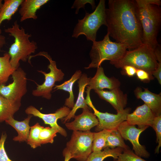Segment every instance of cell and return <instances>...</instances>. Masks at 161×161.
<instances>
[{
    "label": "cell",
    "mask_w": 161,
    "mask_h": 161,
    "mask_svg": "<svg viewBox=\"0 0 161 161\" xmlns=\"http://www.w3.org/2000/svg\"><path fill=\"white\" fill-rule=\"evenodd\" d=\"M109 36L124 44L129 50L142 46L143 32L133 0H109L106 9Z\"/></svg>",
    "instance_id": "6da1fadb"
},
{
    "label": "cell",
    "mask_w": 161,
    "mask_h": 161,
    "mask_svg": "<svg viewBox=\"0 0 161 161\" xmlns=\"http://www.w3.org/2000/svg\"><path fill=\"white\" fill-rule=\"evenodd\" d=\"M143 32V42L154 50L160 48L157 39L161 23L160 6L151 4L148 0H134Z\"/></svg>",
    "instance_id": "7a4b0ae2"
},
{
    "label": "cell",
    "mask_w": 161,
    "mask_h": 161,
    "mask_svg": "<svg viewBox=\"0 0 161 161\" xmlns=\"http://www.w3.org/2000/svg\"><path fill=\"white\" fill-rule=\"evenodd\" d=\"M4 31L14 38L8 53L10 57V64L16 69L19 67L20 61L26 62L31 54L35 52L38 48L37 44L34 41H30L29 38L31 35L26 33L23 27L20 28L17 21L12 27L5 29Z\"/></svg>",
    "instance_id": "3957f363"
},
{
    "label": "cell",
    "mask_w": 161,
    "mask_h": 161,
    "mask_svg": "<svg viewBox=\"0 0 161 161\" xmlns=\"http://www.w3.org/2000/svg\"><path fill=\"white\" fill-rule=\"evenodd\" d=\"M157 50H154L146 45L134 49L127 50L118 60L110 62L117 68H121L125 65H130L136 69L144 70L153 76L152 73L158 66Z\"/></svg>",
    "instance_id": "277c9868"
},
{
    "label": "cell",
    "mask_w": 161,
    "mask_h": 161,
    "mask_svg": "<svg viewBox=\"0 0 161 161\" xmlns=\"http://www.w3.org/2000/svg\"><path fill=\"white\" fill-rule=\"evenodd\" d=\"M127 50L124 44L112 41L107 32L103 39L99 41L93 42L89 55L91 62L85 69L97 68L105 60L112 62L121 58Z\"/></svg>",
    "instance_id": "5b68a950"
},
{
    "label": "cell",
    "mask_w": 161,
    "mask_h": 161,
    "mask_svg": "<svg viewBox=\"0 0 161 161\" xmlns=\"http://www.w3.org/2000/svg\"><path fill=\"white\" fill-rule=\"evenodd\" d=\"M105 2L100 0L93 12H86L83 19L78 20L73 30V37L77 38L83 35L87 40L93 42L96 41L97 31L102 25H106Z\"/></svg>",
    "instance_id": "8992f818"
},
{
    "label": "cell",
    "mask_w": 161,
    "mask_h": 161,
    "mask_svg": "<svg viewBox=\"0 0 161 161\" xmlns=\"http://www.w3.org/2000/svg\"><path fill=\"white\" fill-rule=\"evenodd\" d=\"M39 56H44L49 61V64L48 68L50 71L46 73L42 70H38L44 75L45 80L41 85L36 83L37 87L32 91V94L35 97H41L50 100L52 97L51 92L55 86V83L62 81L64 78V74L61 69L58 68L56 62L53 60L50 55L46 52H40L35 55L30 56L28 59L29 62L32 58Z\"/></svg>",
    "instance_id": "52a82bcc"
},
{
    "label": "cell",
    "mask_w": 161,
    "mask_h": 161,
    "mask_svg": "<svg viewBox=\"0 0 161 161\" xmlns=\"http://www.w3.org/2000/svg\"><path fill=\"white\" fill-rule=\"evenodd\" d=\"M94 132L89 131H74L64 150L69 152L72 158L86 161L92 152Z\"/></svg>",
    "instance_id": "ba28073f"
},
{
    "label": "cell",
    "mask_w": 161,
    "mask_h": 161,
    "mask_svg": "<svg viewBox=\"0 0 161 161\" xmlns=\"http://www.w3.org/2000/svg\"><path fill=\"white\" fill-rule=\"evenodd\" d=\"M11 76L12 82L7 86L0 85V94L8 100L21 102L27 92L26 74L23 69L19 67Z\"/></svg>",
    "instance_id": "9c48e42d"
},
{
    "label": "cell",
    "mask_w": 161,
    "mask_h": 161,
    "mask_svg": "<svg viewBox=\"0 0 161 161\" xmlns=\"http://www.w3.org/2000/svg\"><path fill=\"white\" fill-rule=\"evenodd\" d=\"M85 100L87 105L93 109L94 114L98 119L99 123L95 129L96 132L103 129L112 130L117 129L119 126L126 120L127 116L131 110V108H127L121 112H117V114L102 112L96 109L90 98L86 99Z\"/></svg>",
    "instance_id": "30bf717a"
},
{
    "label": "cell",
    "mask_w": 161,
    "mask_h": 161,
    "mask_svg": "<svg viewBox=\"0 0 161 161\" xmlns=\"http://www.w3.org/2000/svg\"><path fill=\"white\" fill-rule=\"evenodd\" d=\"M148 127L137 128L135 125L129 124L126 120L117 128L123 139L129 141L132 144L134 153L140 157L145 158H148L150 154L145 147L140 144L139 137L141 133Z\"/></svg>",
    "instance_id": "8fae6325"
},
{
    "label": "cell",
    "mask_w": 161,
    "mask_h": 161,
    "mask_svg": "<svg viewBox=\"0 0 161 161\" xmlns=\"http://www.w3.org/2000/svg\"><path fill=\"white\" fill-rule=\"evenodd\" d=\"M94 76L90 78L86 92L90 94L92 89L102 90L104 89L111 90L119 88L120 83L119 80L114 77L109 78L105 75L103 68L100 66L97 67Z\"/></svg>",
    "instance_id": "7c38bea8"
},
{
    "label": "cell",
    "mask_w": 161,
    "mask_h": 161,
    "mask_svg": "<svg viewBox=\"0 0 161 161\" xmlns=\"http://www.w3.org/2000/svg\"><path fill=\"white\" fill-rule=\"evenodd\" d=\"M82 109V113L75 115L73 121L65 123L68 129L73 131H89L92 128L98 125V119L89 109Z\"/></svg>",
    "instance_id": "4fadbf2b"
},
{
    "label": "cell",
    "mask_w": 161,
    "mask_h": 161,
    "mask_svg": "<svg viewBox=\"0 0 161 161\" xmlns=\"http://www.w3.org/2000/svg\"><path fill=\"white\" fill-rule=\"evenodd\" d=\"M70 110V109L64 106L58 109L54 113L44 114L41 112L35 106L31 105L26 108L25 112L28 115H31L41 118L45 124L49 125L51 127H56L62 129L64 128L58 124L57 120L66 117Z\"/></svg>",
    "instance_id": "5bb4252c"
},
{
    "label": "cell",
    "mask_w": 161,
    "mask_h": 161,
    "mask_svg": "<svg viewBox=\"0 0 161 161\" xmlns=\"http://www.w3.org/2000/svg\"><path fill=\"white\" fill-rule=\"evenodd\" d=\"M156 116L145 104L137 107L133 112L129 114L126 121L129 124L137 125L138 128L151 127Z\"/></svg>",
    "instance_id": "9a60e30c"
},
{
    "label": "cell",
    "mask_w": 161,
    "mask_h": 161,
    "mask_svg": "<svg viewBox=\"0 0 161 161\" xmlns=\"http://www.w3.org/2000/svg\"><path fill=\"white\" fill-rule=\"evenodd\" d=\"M99 97L110 103L117 112L124 110L127 103V97L119 88L109 91L95 90Z\"/></svg>",
    "instance_id": "2e32d148"
},
{
    "label": "cell",
    "mask_w": 161,
    "mask_h": 161,
    "mask_svg": "<svg viewBox=\"0 0 161 161\" xmlns=\"http://www.w3.org/2000/svg\"><path fill=\"white\" fill-rule=\"evenodd\" d=\"M137 87L134 91L136 97L142 100L151 110L155 116L161 115V95L150 91L148 88Z\"/></svg>",
    "instance_id": "e0dca14e"
},
{
    "label": "cell",
    "mask_w": 161,
    "mask_h": 161,
    "mask_svg": "<svg viewBox=\"0 0 161 161\" xmlns=\"http://www.w3.org/2000/svg\"><path fill=\"white\" fill-rule=\"evenodd\" d=\"M90 78L88 77L86 74L83 73L78 80L79 92L77 100L69 114L62 119V121L64 123L74 118L78 109H89L84 98V94L85 87L88 84Z\"/></svg>",
    "instance_id": "ac0fdd59"
},
{
    "label": "cell",
    "mask_w": 161,
    "mask_h": 161,
    "mask_svg": "<svg viewBox=\"0 0 161 161\" xmlns=\"http://www.w3.org/2000/svg\"><path fill=\"white\" fill-rule=\"evenodd\" d=\"M49 1L48 0H23L19 10L21 16L20 21L23 22L30 18L36 20L38 18L36 15L37 11Z\"/></svg>",
    "instance_id": "d6986e66"
},
{
    "label": "cell",
    "mask_w": 161,
    "mask_h": 161,
    "mask_svg": "<svg viewBox=\"0 0 161 161\" xmlns=\"http://www.w3.org/2000/svg\"><path fill=\"white\" fill-rule=\"evenodd\" d=\"M32 116L29 115L27 118L22 121L15 120L13 117H11L5 121L7 124L13 127L17 132V135L13 138L14 141L19 142H27L30 128L29 123Z\"/></svg>",
    "instance_id": "ffe728a7"
},
{
    "label": "cell",
    "mask_w": 161,
    "mask_h": 161,
    "mask_svg": "<svg viewBox=\"0 0 161 161\" xmlns=\"http://www.w3.org/2000/svg\"><path fill=\"white\" fill-rule=\"evenodd\" d=\"M82 74L81 70H77L69 79L60 85H55L53 88V89L55 90H63L69 93V97L66 99L64 105L69 109H72L75 104L73 87L75 82L79 79Z\"/></svg>",
    "instance_id": "44dd1931"
},
{
    "label": "cell",
    "mask_w": 161,
    "mask_h": 161,
    "mask_svg": "<svg viewBox=\"0 0 161 161\" xmlns=\"http://www.w3.org/2000/svg\"><path fill=\"white\" fill-rule=\"evenodd\" d=\"M21 102H16L6 98L0 94V123L13 117L19 109Z\"/></svg>",
    "instance_id": "7402d4cb"
},
{
    "label": "cell",
    "mask_w": 161,
    "mask_h": 161,
    "mask_svg": "<svg viewBox=\"0 0 161 161\" xmlns=\"http://www.w3.org/2000/svg\"><path fill=\"white\" fill-rule=\"evenodd\" d=\"M23 0H4L0 9V26L3 21H9L17 11ZM1 30L0 28V35Z\"/></svg>",
    "instance_id": "603a6c76"
},
{
    "label": "cell",
    "mask_w": 161,
    "mask_h": 161,
    "mask_svg": "<svg viewBox=\"0 0 161 161\" xmlns=\"http://www.w3.org/2000/svg\"><path fill=\"white\" fill-rule=\"evenodd\" d=\"M58 133L65 137L67 136V132L64 129H61L56 127H44L42 126L39 134L41 144L52 143L54 142V138L56 136Z\"/></svg>",
    "instance_id": "cb8c5ba5"
},
{
    "label": "cell",
    "mask_w": 161,
    "mask_h": 161,
    "mask_svg": "<svg viewBox=\"0 0 161 161\" xmlns=\"http://www.w3.org/2000/svg\"><path fill=\"white\" fill-rule=\"evenodd\" d=\"M10 58L8 53L0 57V85L5 84L16 70L10 64Z\"/></svg>",
    "instance_id": "d4e9b609"
},
{
    "label": "cell",
    "mask_w": 161,
    "mask_h": 161,
    "mask_svg": "<svg viewBox=\"0 0 161 161\" xmlns=\"http://www.w3.org/2000/svg\"><path fill=\"white\" fill-rule=\"evenodd\" d=\"M123 149L120 147L114 148H106L104 149L103 151L92 152L86 161H103L105 158L109 157L115 159L122 152Z\"/></svg>",
    "instance_id": "484cf974"
},
{
    "label": "cell",
    "mask_w": 161,
    "mask_h": 161,
    "mask_svg": "<svg viewBox=\"0 0 161 161\" xmlns=\"http://www.w3.org/2000/svg\"><path fill=\"white\" fill-rule=\"evenodd\" d=\"M120 147L124 149H130L125 144L124 139L117 129L111 130L106 139L105 148H114Z\"/></svg>",
    "instance_id": "4316f807"
},
{
    "label": "cell",
    "mask_w": 161,
    "mask_h": 161,
    "mask_svg": "<svg viewBox=\"0 0 161 161\" xmlns=\"http://www.w3.org/2000/svg\"><path fill=\"white\" fill-rule=\"evenodd\" d=\"M111 130L103 129L94 132L92 152H98L105 148L106 139Z\"/></svg>",
    "instance_id": "83f0119b"
},
{
    "label": "cell",
    "mask_w": 161,
    "mask_h": 161,
    "mask_svg": "<svg viewBox=\"0 0 161 161\" xmlns=\"http://www.w3.org/2000/svg\"><path fill=\"white\" fill-rule=\"evenodd\" d=\"M42 126L37 123L30 127L27 142V144L32 148H35L41 145L39 140V134Z\"/></svg>",
    "instance_id": "f1b7e54d"
},
{
    "label": "cell",
    "mask_w": 161,
    "mask_h": 161,
    "mask_svg": "<svg viewBox=\"0 0 161 161\" xmlns=\"http://www.w3.org/2000/svg\"><path fill=\"white\" fill-rule=\"evenodd\" d=\"M113 161H147L137 155L130 149H123Z\"/></svg>",
    "instance_id": "f546056e"
},
{
    "label": "cell",
    "mask_w": 161,
    "mask_h": 161,
    "mask_svg": "<svg viewBox=\"0 0 161 161\" xmlns=\"http://www.w3.org/2000/svg\"><path fill=\"white\" fill-rule=\"evenodd\" d=\"M156 134V142L158 145L156 147L155 153L158 154L161 146V115L156 116L153 120L151 126Z\"/></svg>",
    "instance_id": "4dcf8cb0"
},
{
    "label": "cell",
    "mask_w": 161,
    "mask_h": 161,
    "mask_svg": "<svg viewBox=\"0 0 161 161\" xmlns=\"http://www.w3.org/2000/svg\"><path fill=\"white\" fill-rule=\"evenodd\" d=\"M7 137L6 133H2L0 138V161H13L8 157L4 148V143Z\"/></svg>",
    "instance_id": "1f68e13d"
},
{
    "label": "cell",
    "mask_w": 161,
    "mask_h": 161,
    "mask_svg": "<svg viewBox=\"0 0 161 161\" xmlns=\"http://www.w3.org/2000/svg\"><path fill=\"white\" fill-rule=\"evenodd\" d=\"M90 4L92 7L93 10L95 7V0H76L74 1L71 8H76V10L75 13L77 14L78 13L79 9L80 8H83L84 9L85 5L86 3Z\"/></svg>",
    "instance_id": "d6a6232c"
},
{
    "label": "cell",
    "mask_w": 161,
    "mask_h": 161,
    "mask_svg": "<svg viewBox=\"0 0 161 161\" xmlns=\"http://www.w3.org/2000/svg\"><path fill=\"white\" fill-rule=\"evenodd\" d=\"M136 74L138 79L145 82H149L154 78L148 72L142 69H137Z\"/></svg>",
    "instance_id": "836d02e7"
},
{
    "label": "cell",
    "mask_w": 161,
    "mask_h": 161,
    "mask_svg": "<svg viewBox=\"0 0 161 161\" xmlns=\"http://www.w3.org/2000/svg\"><path fill=\"white\" fill-rule=\"evenodd\" d=\"M121 69L124 73L129 77L134 76L136 74L137 69L134 67L130 65L124 66Z\"/></svg>",
    "instance_id": "e575fe53"
},
{
    "label": "cell",
    "mask_w": 161,
    "mask_h": 161,
    "mask_svg": "<svg viewBox=\"0 0 161 161\" xmlns=\"http://www.w3.org/2000/svg\"><path fill=\"white\" fill-rule=\"evenodd\" d=\"M158 66L156 69L153 72V76H154L158 80L159 83L161 84V58L158 60Z\"/></svg>",
    "instance_id": "d590c367"
},
{
    "label": "cell",
    "mask_w": 161,
    "mask_h": 161,
    "mask_svg": "<svg viewBox=\"0 0 161 161\" xmlns=\"http://www.w3.org/2000/svg\"><path fill=\"white\" fill-rule=\"evenodd\" d=\"M63 154L64 157V161H69L71 159H72L70 154L68 152L64 150Z\"/></svg>",
    "instance_id": "8d00e7d4"
},
{
    "label": "cell",
    "mask_w": 161,
    "mask_h": 161,
    "mask_svg": "<svg viewBox=\"0 0 161 161\" xmlns=\"http://www.w3.org/2000/svg\"><path fill=\"white\" fill-rule=\"evenodd\" d=\"M6 43L5 37L1 34L0 35V50L4 47Z\"/></svg>",
    "instance_id": "74e56055"
},
{
    "label": "cell",
    "mask_w": 161,
    "mask_h": 161,
    "mask_svg": "<svg viewBox=\"0 0 161 161\" xmlns=\"http://www.w3.org/2000/svg\"><path fill=\"white\" fill-rule=\"evenodd\" d=\"M2 0H0V8H1V7L3 5V4L2 3Z\"/></svg>",
    "instance_id": "f35d334b"
},
{
    "label": "cell",
    "mask_w": 161,
    "mask_h": 161,
    "mask_svg": "<svg viewBox=\"0 0 161 161\" xmlns=\"http://www.w3.org/2000/svg\"></svg>",
    "instance_id": "ab89813d"
}]
</instances>
